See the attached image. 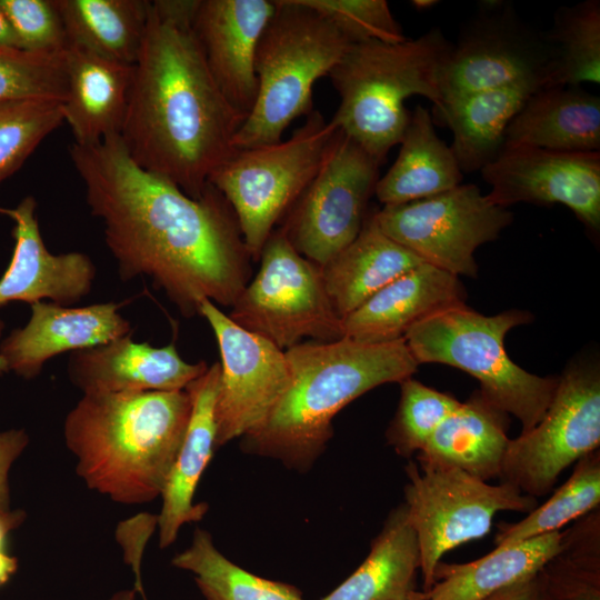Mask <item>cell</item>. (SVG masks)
<instances>
[{
	"label": "cell",
	"mask_w": 600,
	"mask_h": 600,
	"mask_svg": "<svg viewBox=\"0 0 600 600\" xmlns=\"http://www.w3.org/2000/svg\"><path fill=\"white\" fill-rule=\"evenodd\" d=\"M116 302L86 307L39 301L31 313L0 344V372H13L30 380L40 374L51 358L104 344L131 333L130 322Z\"/></svg>",
	"instance_id": "ac0fdd59"
},
{
	"label": "cell",
	"mask_w": 600,
	"mask_h": 600,
	"mask_svg": "<svg viewBox=\"0 0 600 600\" xmlns=\"http://www.w3.org/2000/svg\"><path fill=\"white\" fill-rule=\"evenodd\" d=\"M70 158L122 281L149 277L186 318L202 301L230 307L249 282L236 214L209 182L199 198L141 169L120 136L72 143Z\"/></svg>",
	"instance_id": "6da1fadb"
},
{
	"label": "cell",
	"mask_w": 600,
	"mask_h": 600,
	"mask_svg": "<svg viewBox=\"0 0 600 600\" xmlns=\"http://www.w3.org/2000/svg\"><path fill=\"white\" fill-rule=\"evenodd\" d=\"M382 163L340 129L280 227L300 254L327 264L359 234Z\"/></svg>",
	"instance_id": "7c38bea8"
},
{
	"label": "cell",
	"mask_w": 600,
	"mask_h": 600,
	"mask_svg": "<svg viewBox=\"0 0 600 600\" xmlns=\"http://www.w3.org/2000/svg\"><path fill=\"white\" fill-rule=\"evenodd\" d=\"M510 416L478 389L450 413L417 453V462L448 466L482 480L500 478Z\"/></svg>",
	"instance_id": "d4e9b609"
},
{
	"label": "cell",
	"mask_w": 600,
	"mask_h": 600,
	"mask_svg": "<svg viewBox=\"0 0 600 600\" xmlns=\"http://www.w3.org/2000/svg\"><path fill=\"white\" fill-rule=\"evenodd\" d=\"M256 53L257 99L238 130L234 148L279 142L289 124L312 109V88L352 44L302 0H274Z\"/></svg>",
	"instance_id": "8992f818"
},
{
	"label": "cell",
	"mask_w": 600,
	"mask_h": 600,
	"mask_svg": "<svg viewBox=\"0 0 600 600\" xmlns=\"http://www.w3.org/2000/svg\"><path fill=\"white\" fill-rule=\"evenodd\" d=\"M0 48L18 49L14 33L0 8ZM19 50V49H18Z\"/></svg>",
	"instance_id": "7bdbcfd3"
},
{
	"label": "cell",
	"mask_w": 600,
	"mask_h": 600,
	"mask_svg": "<svg viewBox=\"0 0 600 600\" xmlns=\"http://www.w3.org/2000/svg\"><path fill=\"white\" fill-rule=\"evenodd\" d=\"M284 352L290 384L267 419L242 437L241 447L299 471L324 451L339 411L379 386L412 377L419 367L403 338L384 343L309 340Z\"/></svg>",
	"instance_id": "277c9868"
},
{
	"label": "cell",
	"mask_w": 600,
	"mask_h": 600,
	"mask_svg": "<svg viewBox=\"0 0 600 600\" xmlns=\"http://www.w3.org/2000/svg\"><path fill=\"white\" fill-rule=\"evenodd\" d=\"M399 384V403L386 438L399 456L411 458L422 450L434 430L461 402L412 377Z\"/></svg>",
	"instance_id": "d590c367"
},
{
	"label": "cell",
	"mask_w": 600,
	"mask_h": 600,
	"mask_svg": "<svg viewBox=\"0 0 600 600\" xmlns=\"http://www.w3.org/2000/svg\"><path fill=\"white\" fill-rule=\"evenodd\" d=\"M62 122L59 100L30 98L0 102V182L16 172Z\"/></svg>",
	"instance_id": "8d00e7d4"
},
{
	"label": "cell",
	"mask_w": 600,
	"mask_h": 600,
	"mask_svg": "<svg viewBox=\"0 0 600 600\" xmlns=\"http://www.w3.org/2000/svg\"><path fill=\"white\" fill-rule=\"evenodd\" d=\"M136 590H123L116 593L111 600H136Z\"/></svg>",
	"instance_id": "bcb514c9"
},
{
	"label": "cell",
	"mask_w": 600,
	"mask_h": 600,
	"mask_svg": "<svg viewBox=\"0 0 600 600\" xmlns=\"http://www.w3.org/2000/svg\"><path fill=\"white\" fill-rule=\"evenodd\" d=\"M420 553L404 503L393 508L364 561L320 600H419Z\"/></svg>",
	"instance_id": "f1b7e54d"
},
{
	"label": "cell",
	"mask_w": 600,
	"mask_h": 600,
	"mask_svg": "<svg viewBox=\"0 0 600 600\" xmlns=\"http://www.w3.org/2000/svg\"><path fill=\"white\" fill-rule=\"evenodd\" d=\"M544 38L551 53L546 86L600 83L599 0L559 8Z\"/></svg>",
	"instance_id": "d6a6232c"
},
{
	"label": "cell",
	"mask_w": 600,
	"mask_h": 600,
	"mask_svg": "<svg viewBox=\"0 0 600 600\" xmlns=\"http://www.w3.org/2000/svg\"><path fill=\"white\" fill-rule=\"evenodd\" d=\"M274 9L269 0H199L192 21L213 79L244 118L257 99L258 43Z\"/></svg>",
	"instance_id": "e0dca14e"
},
{
	"label": "cell",
	"mask_w": 600,
	"mask_h": 600,
	"mask_svg": "<svg viewBox=\"0 0 600 600\" xmlns=\"http://www.w3.org/2000/svg\"><path fill=\"white\" fill-rule=\"evenodd\" d=\"M404 471L403 503L419 546L422 592L432 587L441 558L486 536L499 511L528 513L538 506L510 483L490 484L454 467L409 460Z\"/></svg>",
	"instance_id": "9c48e42d"
},
{
	"label": "cell",
	"mask_w": 600,
	"mask_h": 600,
	"mask_svg": "<svg viewBox=\"0 0 600 600\" xmlns=\"http://www.w3.org/2000/svg\"><path fill=\"white\" fill-rule=\"evenodd\" d=\"M600 503V452L594 450L576 462L569 479L541 506L514 523L499 526L496 548L512 546L547 533L590 513Z\"/></svg>",
	"instance_id": "836d02e7"
},
{
	"label": "cell",
	"mask_w": 600,
	"mask_h": 600,
	"mask_svg": "<svg viewBox=\"0 0 600 600\" xmlns=\"http://www.w3.org/2000/svg\"><path fill=\"white\" fill-rule=\"evenodd\" d=\"M337 129L312 110L287 140L236 148L210 177L232 208L252 260L317 174Z\"/></svg>",
	"instance_id": "ba28073f"
},
{
	"label": "cell",
	"mask_w": 600,
	"mask_h": 600,
	"mask_svg": "<svg viewBox=\"0 0 600 600\" xmlns=\"http://www.w3.org/2000/svg\"><path fill=\"white\" fill-rule=\"evenodd\" d=\"M564 532L556 531L512 546L494 548L466 563L440 561L432 587L419 600H483L521 579L530 577L561 550Z\"/></svg>",
	"instance_id": "f546056e"
},
{
	"label": "cell",
	"mask_w": 600,
	"mask_h": 600,
	"mask_svg": "<svg viewBox=\"0 0 600 600\" xmlns=\"http://www.w3.org/2000/svg\"><path fill=\"white\" fill-rule=\"evenodd\" d=\"M483 600H550L542 570L521 579Z\"/></svg>",
	"instance_id": "b9f144b4"
},
{
	"label": "cell",
	"mask_w": 600,
	"mask_h": 600,
	"mask_svg": "<svg viewBox=\"0 0 600 600\" xmlns=\"http://www.w3.org/2000/svg\"><path fill=\"white\" fill-rule=\"evenodd\" d=\"M171 562L193 574L206 600H303L296 587L259 577L233 563L201 528L194 530L190 546Z\"/></svg>",
	"instance_id": "1f68e13d"
},
{
	"label": "cell",
	"mask_w": 600,
	"mask_h": 600,
	"mask_svg": "<svg viewBox=\"0 0 600 600\" xmlns=\"http://www.w3.org/2000/svg\"><path fill=\"white\" fill-rule=\"evenodd\" d=\"M411 6L417 10H427L434 7L439 1L437 0H412Z\"/></svg>",
	"instance_id": "f6af8a7d"
},
{
	"label": "cell",
	"mask_w": 600,
	"mask_h": 600,
	"mask_svg": "<svg viewBox=\"0 0 600 600\" xmlns=\"http://www.w3.org/2000/svg\"><path fill=\"white\" fill-rule=\"evenodd\" d=\"M380 229L423 262L454 276L476 278L474 251L499 238L513 221L476 184H459L440 194L374 211Z\"/></svg>",
	"instance_id": "4fadbf2b"
},
{
	"label": "cell",
	"mask_w": 600,
	"mask_h": 600,
	"mask_svg": "<svg viewBox=\"0 0 600 600\" xmlns=\"http://www.w3.org/2000/svg\"><path fill=\"white\" fill-rule=\"evenodd\" d=\"M542 572L550 600H600L598 512L564 531L560 552Z\"/></svg>",
	"instance_id": "e575fe53"
},
{
	"label": "cell",
	"mask_w": 600,
	"mask_h": 600,
	"mask_svg": "<svg viewBox=\"0 0 600 600\" xmlns=\"http://www.w3.org/2000/svg\"><path fill=\"white\" fill-rule=\"evenodd\" d=\"M206 361L183 360L174 344L153 347L131 333L74 351L68 376L82 394L184 390L207 369Z\"/></svg>",
	"instance_id": "d6986e66"
},
{
	"label": "cell",
	"mask_w": 600,
	"mask_h": 600,
	"mask_svg": "<svg viewBox=\"0 0 600 600\" xmlns=\"http://www.w3.org/2000/svg\"><path fill=\"white\" fill-rule=\"evenodd\" d=\"M540 83L524 82L463 97L434 116L453 136L450 146L462 173L481 171L503 150L513 117Z\"/></svg>",
	"instance_id": "83f0119b"
},
{
	"label": "cell",
	"mask_w": 600,
	"mask_h": 600,
	"mask_svg": "<svg viewBox=\"0 0 600 600\" xmlns=\"http://www.w3.org/2000/svg\"><path fill=\"white\" fill-rule=\"evenodd\" d=\"M532 319L526 310L484 316L461 303L418 322L403 339L419 364L442 363L476 378L481 393L514 416L523 433L541 420L558 384L556 377H540L522 369L506 351L507 333Z\"/></svg>",
	"instance_id": "52a82bcc"
},
{
	"label": "cell",
	"mask_w": 600,
	"mask_h": 600,
	"mask_svg": "<svg viewBox=\"0 0 600 600\" xmlns=\"http://www.w3.org/2000/svg\"><path fill=\"white\" fill-rule=\"evenodd\" d=\"M353 43L378 40L401 42L407 38L386 0H302Z\"/></svg>",
	"instance_id": "f35d334b"
},
{
	"label": "cell",
	"mask_w": 600,
	"mask_h": 600,
	"mask_svg": "<svg viewBox=\"0 0 600 600\" xmlns=\"http://www.w3.org/2000/svg\"><path fill=\"white\" fill-rule=\"evenodd\" d=\"M29 443L23 429L0 431V512L10 511L9 473Z\"/></svg>",
	"instance_id": "60d3db41"
},
{
	"label": "cell",
	"mask_w": 600,
	"mask_h": 600,
	"mask_svg": "<svg viewBox=\"0 0 600 600\" xmlns=\"http://www.w3.org/2000/svg\"><path fill=\"white\" fill-rule=\"evenodd\" d=\"M17 569V560L8 554L6 550H0V586L6 583Z\"/></svg>",
	"instance_id": "ee69618b"
},
{
	"label": "cell",
	"mask_w": 600,
	"mask_h": 600,
	"mask_svg": "<svg viewBox=\"0 0 600 600\" xmlns=\"http://www.w3.org/2000/svg\"><path fill=\"white\" fill-rule=\"evenodd\" d=\"M600 446V368L574 361L558 378L541 420L510 439L501 482L536 499L553 490L559 476Z\"/></svg>",
	"instance_id": "8fae6325"
},
{
	"label": "cell",
	"mask_w": 600,
	"mask_h": 600,
	"mask_svg": "<svg viewBox=\"0 0 600 600\" xmlns=\"http://www.w3.org/2000/svg\"><path fill=\"white\" fill-rule=\"evenodd\" d=\"M199 316L213 331L220 352L216 402L217 449L257 429L287 391L291 374L284 350L230 319L210 300Z\"/></svg>",
	"instance_id": "9a60e30c"
},
{
	"label": "cell",
	"mask_w": 600,
	"mask_h": 600,
	"mask_svg": "<svg viewBox=\"0 0 600 600\" xmlns=\"http://www.w3.org/2000/svg\"><path fill=\"white\" fill-rule=\"evenodd\" d=\"M423 261L388 237L374 211L357 238L322 268L328 297L342 320L384 286Z\"/></svg>",
	"instance_id": "484cf974"
},
{
	"label": "cell",
	"mask_w": 600,
	"mask_h": 600,
	"mask_svg": "<svg viewBox=\"0 0 600 600\" xmlns=\"http://www.w3.org/2000/svg\"><path fill=\"white\" fill-rule=\"evenodd\" d=\"M33 197L23 198L6 212L13 220L14 249L0 278V307L22 301L50 300L72 306L86 297L96 279V266L81 252L52 253L42 239Z\"/></svg>",
	"instance_id": "ffe728a7"
},
{
	"label": "cell",
	"mask_w": 600,
	"mask_h": 600,
	"mask_svg": "<svg viewBox=\"0 0 600 600\" xmlns=\"http://www.w3.org/2000/svg\"><path fill=\"white\" fill-rule=\"evenodd\" d=\"M512 146L600 152V98L580 86L539 88L507 127L504 147Z\"/></svg>",
	"instance_id": "cb8c5ba5"
},
{
	"label": "cell",
	"mask_w": 600,
	"mask_h": 600,
	"mask_svg": "<svg viewBox=\"0 0 600 600\" xmlns=\"http://www.w3.org/2000/svg\"><path fill=\"white\" fill-rule=\"evenodd\" d=\"M256 277L228 314L241 328L287 350L304 339L343 338L342 322L326 291L322 268L299 253L281 228L267 240Z\"/></svg>",
	"instance_id": "30bf717a"
},
{
	"label": "cell",
	"mask_w": 600,
	"mask_h": 600,
	"mask_svg": "<svg viewBox=\"0 0 600 600\" xmlns=\"http://www.w3.org/2000/svg\"><path fill=\"white\" fill-rule=\"evenodd\" d=\"M0 8L19 50L41 54L67 50L68 38L54 0H0Z\"/></svg>",
	"instance_id": "ab89813d"
},
{
	"label": "cell",
	"mask_w": 600,
	"mask_h": 600,
	"mask_svg": "<svg viewBox=\"0 0 600 600\" xmlns=\"http://www.w3.org/2000/svg\"><path fill=\"white\" fill-rule=\"evenodd\" d=\"M66 51L30 53L0 48V102L17 99L67 98Z\"/></svg>",
	"instance_id": "74e56055"
},
{
	"label": "cell",
	"mask_w": 600,
	"mask_h": 600,
	"mask_svg": "<svg viewBox=\"0 0 600 600\" xmlns=\"http://www.w3.org/2000/svg\"><path fill=\"white\" fill-rule=\"evenodd\" d=\"M466 297L458 276L423 262L346 316L341 320L342 333L363 343L396 341L433 313L466 303Z\"/></svg>",
	"instance_id": "44dd1931"
},
{
	"label": "cell",
	"mask_w": 600,
	"mask_h": 600,
	"mask_svg": "<svg viewBox=\"0 0 600 600\" xmlns=\"http://www.w3.org/2000/svg\"><path fill=\"white\" fill-rule=\"evenodd\" d=\"M451 50L438 28L401 42L351 44L329 73L340 97L330 122L383 163L409 124V97L428 98L433 114L441 110V77Z\"/></svg>",
	"instance_id": "5b68a950"
},
{
	"label": "cell",
	"mask_w": 600,
	"mask_h": 600,
	"mask_svg": "<svg viewBox=\"0 0 600 600\" xmlns=\"http://www.w3.org/2000/svg\"><path fill=\"white\" fill-rule=\"evenodd\" d=\"M220 364L214 362L186 390L191 398L188 427L161 492V509L157 517L159 547L171 546L182 526L200 521L207 503L193 501L198 483L216 447V402Z\"/></svg>",
	"instance_id": "7402d4cb"
},
{
	"label": "cell",
	"mask_w": 600,
	"mask_h": 600,
	"mask_svg": "<svg viewBox=\"0 0 600 600\" xmlns=\"http://www.w3.org/2000/svg\"><path fill=\"white\" fill-rule=\"evenodd\" d=\"M550 63L544 33L524 23L511 3L483 1L452 44L441 77V110L484 90L524 82L546 86Z\"/></svg>",
	"instance_id": "5bb4252c"
},
{
	"label": "cell",
	"mask_w": 600,
	"mask_h": 600,
	"mask_svg": "<svg viewBox=\"0 0 600 600\" xmlns=\"http://www.w3.org/2000/svg\"><path fill=\"white\" fill-rule=\"evenodd\" d=\"M67 98L63 121L74 143L94 144L120 136L129 102L133 66L107 60L74 46L66 50Z\"/></svg>",
	"instance_id": "603a6c76"
},
{
	"label": "cell",
	"mask_w": 600,
	"mask_h": 600,
	"mask_svg": "<svg viewBox=\"0 0 600 600\" xmlns=\"http://www.w3.org/2000/svg\"><path fill=\"white\" fill-rule=\"evenodd\" d=\"M199 0L150 1L121 140L143 170L199 198L246 118L213 79L192 29Z\"/></svg>",
	"instance_id": "7a4b0ae2"
},
{
	"label": "cell",
	"mask_w": 600,
	"mask_h": 600,
	"mask_svg": "<svg viewBox=\"0 0 600 600\" xmlns=\"http://www.w3.org/2000/svg\"><path fill=\"white\" fill-rule=\"evenodd\" d=\"M191 413L188 391L83 394L63 438L86 486L136 506L161 496Z\"/></svg>",
	"instance_id": "3957f363"
},
{
	"label": "cell",
	"mask_w": 600,
	"mask_h": 600,
	"mask_svg": "<svg viewBox=\"0 0 600 600\" xmlns=\"http://www.w3.org/2000/svg\"><path fill=\"white\" fill-rule=\"evenodd\" d=\"M496 206L526 202L568 207L594 237L600 231V152L504 147L481 171Z\"/></svg>",
	"instance_id": "2e32d148"
},
{
	"label": "cell",
	"mask_w": 600,
	"mask_h": 600,
	"mask_svg": "<svg viewBox=\"0 0 600 600\" xmlns=\"http://www.w3.org/2000/svg\"><path fill=\"white\" fill-rule=\"evenodd\" d=\"M141 597H142V600H147V597H146L144 592L141 593Z\"/></svg>",
	"instance_id": "c3c4849f"
},
{
	"label": "cell",
	"mask_w": 600,
	"mask_h": 600,
	"mask_svg": "<svg viewBox=\"0 0 600 600\" xmlns=\"http://www.w3.org/2000/svg\"><path fill=\"white\" fill-rule=\"evenodd\" d=\"M3 328H4V323H3V321L0 319V338H1V336H2Z\"/></svg>",
	"instance_id": "7dc6e473"
},
{
	"label": "cell",
	"mask_w": 600,
	"mask_h": 600,
	"mask_svg": "<svg viewBox=\"0 0 600 600\" xmlns=\"http://www.w3.org/2000/svg\"><path fill=\"white\" fill-rule=\"evenodd\" d=\"M69 46L133 66L146 36L150 1L54 0Z\"/></svg>",
	"instance_id": "4dcf8cb0"
},
{
	"label": "cell",
	"mask_w": 600,
	"mask_h": 600,
	"mask_svg": "<svg viewBox=\"0 0 600 600\" xmlns=\"http://www.w3.org/2000/svg\"><path fill=\"white\" fill-rule=\"evenodd\" d=\"M399 144L396 161L376 184L374 194L383 206L433 197L461 184L463 173L457 159L424 107L419 104L411 112Z\"/></svg>",
	"instance_id": "4316f807"
}]
</instances>
